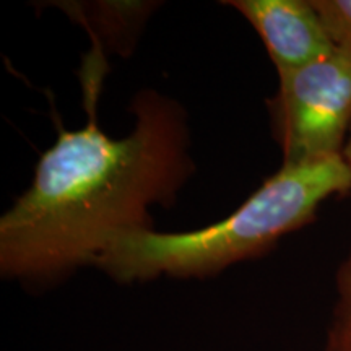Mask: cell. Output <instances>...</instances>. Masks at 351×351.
I'll list each match as a JSON object with an SVG mask.
<instances>
[{
    "label": "cell",
    "instance_id": "obj_8",
    "mask_svg": "<svg viewBox=\"0 0 351 351\" xmlns=\"http://www.w3.org/2000/svg\"><path fill=\"white\" fill-rule=\"evenodd\" d=\"M341 156H343L345 163L348 165V168L351 169V129H350L348 137H346V142H345L343 152H341Z\"/></svg>",
    "mask_w": 351,
    "mask_h": 351
},
{
    "label": "cell",
    "instance_id": "obj_1",
    "mask_svg": "<svg viewBox=\"0 0 351 351\" xmlns=\"http://www.w3.org/2000/svg\"><path fill=\"white\" fill-rule=\"evenodd\" d=\"M98 96L85 91L80 129H65L56 116V142L0 217L3 278L46 285L95 267L114 241L153 228L150 208L176 204L194 174L187 112L178 101L142 90L132 101L134 127L116 138L101 129Z\"/></svg>",
    "mask_w": 351,
    "mask_h": 351
},
{
    "label": "cell",
    "instance_id": "obj_4",
    "mask_svg": "<svg viewBox=\"0 0 351 351\" xmlns=\"http://www.w3.org/2000/svg\"><path fill=\"white\" fill-rule=\"evenodd\" d=\"M225 3L256 29L276 72L300 69L335 49L311 0H230Z\"/></svg>",
    "mask_w": 351,
    "mask_h": 351
},
{
    "label": "cell",
    "instance_id": "obj_7",
    "mask_svg": "<svg viewBox=\"0 0 351 351\" xmlns=\"http://www.w3.org/2000/svg\"><path fill=\"white\" fill-rule=\"evenodd\" d=\"M332 43L351 52V0H311Z\"/></svg>",
    "mask_w": 351,
    "mask_h": 351
},
{
    "label": "cell",
    "instance_id": "obj_2",
    "mask_svg": "<svg viewBox=\"0 0 351 351\" xmlns=\"http://www.w3.org/2000/svg\"><path fill=\"white\" fill-rule=\"evenodd\" d=\"M348 192L351 169L341 155L282 163L219 221L189 231L129 232L114 241L95 267L119 283L217 275L271 251L285 236L311 225L327 199Z\"/></svg>",
    "mask_w": 351,
    "mask_h": 351
},
{
    "label": "cell",
    "instance_id": "obj_6",
    "mask_svg": "<svg viewBox=\"0 0 351 351\" xmlns=\"http://www.w3.org/2000/svg\"><path fill=\"white\" fill-rule=\"evenodd\" d=\"M324 351H351V244L335 274V300Z\"/></svg>",
    "mask_w": 351,
    "mask_h": 351
},
{
    "label": "cell",
    "instance_id": "obj_3",
    "mask_svg": "<svg viewBox=\"0 0 351 351\" xmlns=\"http://www.w3.org/2000/svg\"><path fill=\"white\" fill-rule=\"evenodd\" d=\"M267 109L283 163L341 155L351 129V52L335 47L314 62L278 72Z\"/></svg>",
    "mask_w": 351,
    "mask_h": 351
},
{
    "label": "cell",
    "instance_id": "obj_5",
    "mask_svg": "<svg viewBox=\"0 0 351 351\" xmlns=\"http://www.w3.org/2000/svg\"><path fill=\"white\" fill-rule=\"evenodd\" d=\"M72 7H64L69 10V15L82 21L83 26L90 29L93 44H99L101 39L108 43V47H114L119 52H124L129 41L119 32H124L132 41H135L137 33L142 28L145 20L152 12V3L148 2H98L85 3L78 7L77 3H70Z\"/></svg>",
    "mask_w": 351,
    "mask_h": 351
}]
</instances>
